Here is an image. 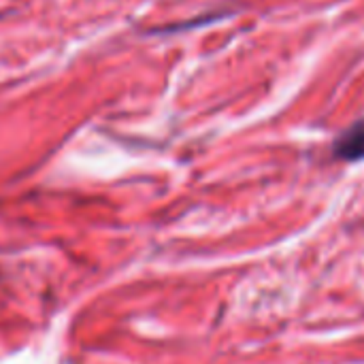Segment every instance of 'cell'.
I'll return each instance as SVG.
<instances>
[{
	"label": "cell",
	"mask_w": 364,
	"mask_h": 364,
	"mask_svg": "<svg viewBox=\"0 0 364 364\" xmlns=\"http://www.w3.org/2000/svg\"><path fill=\"white\" fill-rule=\"evenodd\" d=\"M333 154L335 158L346 162L364 160V117L337 136V141L333 143Z\"/></svg>",
	"instance_id": "1"
}]
</instances>
